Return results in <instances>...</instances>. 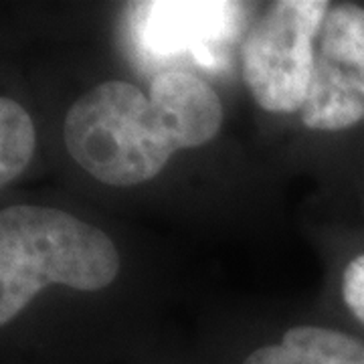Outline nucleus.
<instances>
[{
    "instance_id": "f257e3e1",
    "label": "nucleus",
    "mask_w": 364,
    "mask_h": 364,
    "mask_svg": "<svg viewBox=\"0 0 364 364\" xmlns=\"http://www.w3.org/2000/svg\"><path fill=\"white\" fill-rule=\"evenodd\" d=\"M223 107L207 81L166 69L146 95L126 81H105L79 95L65 117L71 158L107 186L154 178L176 150L208 144L221 130Z\"/></svg>"
},
{
    "instance_id": "f03ea898",
    "label": "nucleus",
    "mask_w": 364,
    "mask_h": 364,
    "mask_svg": "<svg viewBox=\"0 0 364 364\" xmlns=\"http://www.w3.org/2000/svg\"><path fill=\"white\" fill-rule=\"evenodd\" d=\"M119 272L114 241L59 208L13 205L0 213V324L13 322L51 284L95 291Z\"/></svg>"
},
{
    "instance_id": "7ed1b4c3",
    "label": "nucleus",
    "mask_w": 364,
    "mask_h": 364,
    "mask_svg": "<svg viewBox=\"0 0 364 364\" xmlns=\"http://www.w3.org/2000/svg\"><path fill=\"white\" fill-rule=\"evenodd\" d=\"M330 6L326 0H279L251 25L241 43V71L261 109L272 114L304 109L316 39Z\"/></svg>"
},
{
    "instance_id": "20e7f679",
    "label": "nucleus",
    "mask_w": 364,
    "mask_h": 364,
    "mask_svg": "<svg viewBox=\"0 0 364 364\" xmlns=\"http://www.w3.org/2000/svg\"><path fill=\"white\" fill-rule=\"evenodd\" d=\"M301 122L318 132L348 130L364 122V6L332 4L318 39Z\"/></svg>"
},
{
    "instance_id": "39448f33",
    "label": "nucleus",
    "mask_w": 364,
    "mask_h": 364,
    "mask_svg": "<svg viewBox=\"0 0 364 364\" xmlns=\"http://www.w3.org/2000/svg\"><path fill=\"white\" fill-rule=\"evenodd\" d=\"M136 47L152 59L186 55L196 65L219 69L245 28L249 6L241 2H134L128 4Z\"/></svg>"
},
{
    "instance_id": "423d86ee",
    "label": "nucleus",
    "mask_w": 364,
    "mask_h": 364,
    "mask_svg": "<svg viewBox=\"0 0 364 364\" xmlns=\"http://www.w3.org/2000/svg\"><path fill=\"white\" fill-rule=\"evenodd\" d=\"M243 364H364V344L338 330L298 326L279 344L251 352Z\"/></svg>"
},
{
    "instance_id": "0eeeda50",
    "label": "nucleus",
    "mask_w": 364,
    "mask_h": 364,
    "mask_svg": "<svg viewBox=\"0 0 364 364\" xmlns=\"http://www.w3.org/2000/svg\"><path fill=\"white\" fill-rule=\"evenodd\" d=\"M35 126L23 105L0 100V184L13 182L35 154Z\"/></svg>"
},
{
    "instance_id": "6e6552de",
    "label": "nucleus",
    "mask_w": 364,
    "mask_h": 364,
    "mask_svg": "<svg viewBox=\"0 0 364 364\" xmlns=\"http://www.w3.org/2000/svg\"><path fill=\"white\" fill-rule=\"evenodd\" d=\"M342 296L348 310L364 324V253L346 265L342 275Z\"/></svg>"
}]
</instances>
